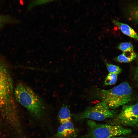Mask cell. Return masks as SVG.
<instances>
[{
  "label": "cell",
  "mask_w": 138,
  "mask_h": 138,
  "mask_svg": "<svg viewBox=\"0 0 138 138\" xmlns=\"http://www.w3.org/2000/svg\"><path fill=\"white\" fill-rule=\"evenodd\" d=\"M17 101L25 107L30 117V123L33 127L42 130L45 136L53 135L55 132L53 120L49 115L43 99L29 87L18 83L15 90Z\"/></svg>",
  "instance_id": "6da1fadb"
},
{
  "label": "cell",
  "mask_w": 138,
  "mask_h": 138,
  "mask_svg": "<svg viewBox=\"0 0 138 138\" xmlns=\"http://www.w3.org/2000/svg\"><path fill=\"white\" fill-rule=\"evenodd\" d=\"M132 92L129 84L124 82L110 89H98L95 95L97 98L105 102L110 108L114 109L130 101Z\"/></svg>",
  "instance_id": "7a4b0ae2"
},
{
  "label": "cell",
  "mask_w": 138,
  "mask_h": 138,
  "mask_svg": "<svg viewBox=\"0 0 138 138\" xmlns=\"http://www.w3.org/2000/svg\"><path fill=\"white\" fill-rule=\"evenodd\" d=\"M87 132L86 138H110L116 136H126L132 130L120 125H112L97 123L90 120L87 121Z\"/></svg>",
  "instance_id": "3957f363"
},
{
  "label": "cell",
  "mask_w": 138,
  "mask_h": 138,
  "mask_svg": "<svg viewBox=\"0 0 138 138\" xmlns=\"http://www.w3.org/2000/svg\"><path fill=\"white\" fill-rule=\"evenodd\" d=\"M13 92L12 78L6 66L0 59V110L13 109Z\"/></svg>",
  "instance_id": "277c9868"
},
{
  "label": "cell",
  "mask_w": 138,
  "mask_h": 138,
  "mask_svg": "<svg viewBox=\"0 0 138 138\" xmlns=\"http://www.w3.org/2000/svg\"><path fill=\"white\" fill-rule=\"evenodd\" d=\"M117 113V111L111 109L105 102L101 101L94 106L88 107L81 112L71 115V118L75 121L85 119L101 121L107 118H112Z\"/></svg>",
  "instance_id": "5b68a950"
},
{
  "label": "cell",
  "mask_w": 138,
  "mask_h": 138,
  "mask_svg": "<svg viewBox=\"0 0 138 138\" xmlns=\"http://www.w3.org/2000/svg\"><path fill=\"white\" fill-rule=\"evenodd\" d=\"M108 122L109 124L132 127L138 126V102L123 105L120 112Z\"/></svg>",
  "instance_id": "8992f818"
},
{
  "label": "cell",
  "mask_w": 138,
  "mask_h": 138,
  "mask_svg": "<svg viewBox=\"0 0 138 138\" xmlns=\"http://www.w3.org/2000/svg\"><path fill=\"white\" fill-rule=\"evenodd\" d=\"M76 130L72 120L60 124L53 135L38 138H75Z\"/></svg>",
  "instance_id": "52a82bcc"
},
{
  "label": "cell",
  "mask_w": 138,
  "mask_h": 138,
  "mask_svg": "<svg viewBox=\"0 0 138 138\" xmlns=\"http://www.w3.org/2000/svg\"><path fill=\"white\" fill-rule=\"evenodd\" d=\"M112 22L119 28L124 34L138 41V34L129 26L115 19L113 20Z\"/></svg>",
  "instance_id": "ba28073f"
},
{
  "label": "cell",
  "mask_w": 138,
  "mask_h": 138,
  "mask_svg": "<svg viewBox=\"0 0 138 138\" xmlns=\"http://www.w3.org/2000/svg\"><path fill=\"white\" fill-rule=\"evenodd\" d=\"M126 7V12L129 19L138 24V4H131Z\"/></svg>",
  "instance_id": "9c48e42d"
},
{
  "label": "cell",
  "mask_w": 138,
  "mask_h": 138,
  "mask_svg": "<svg viewBox=\"0 0 138 138\" xmlns=\"http://www.w3.org/2000/svg\"><path fill=\"white\" fill-rule=\"evenodd\" d=\"M137 55L134 51L123 52L114 58L115 61L120 62L129 63L135 60Z\"/></svg>",
  "instance_id": "30bf717a"
},
{
  "label": "cell",
  "mask_w": 138,
  "mask_h": 138,
  "mask_svg": "<svg viewBox=\"0 0 138 138\" xmlns=\"http://www.w3.org/2000/svg\"><path fill=\"white\" fill-rule=\"evenodd\" d=\"M58 118L60 124L71 120V115L67 106L65 105L62 107L59 111Z\"/></svg>",
  "instance_id": "8fae6325"
},
{
  "label": "cell",
  "mask_w": 138,
  "mask_h": 138,
  "mask_svg": "<svg viewBox=\"0 0 138 138\" xmlns=\"http://www.w3.org/2000/svg\"><path fill=\"white\" fill-rule=\"evenodd\" d=\"M18 22L16 19L10 15H0V29L7 24L16 23Z\"/></svg>",
  "instance_id": "7c38bea8"
},
{
  "label": "cell",
  "mask_w": 138,
  "mask_h": 138,
  "mask_svg": "<svg viewBox=\"0 0 138 138\" xmlns=\"http://www.w3.org/2000/svg\"><path fill=\"white\" fill-rule=\"evenodd\" d=\"M55 0H29L27 6V10H29L33 7L42 5Z\"/></svg>",
  "instance_id": "4fadbf2b"
},
{
  "label": "cell",
  "mask_w": 138,
  "mask_h": 138,
  "mask_svg": "<svg viewBox=\"0 0 138 138\" xmlns=\"http://www.w3.org/2000/svg\"><path fill=\"white\" fill-rule=\"evenodd\" d=\"M107 69L110 73L118 75L121 72V68L118 66L109 63L103 59Z\"/></svg>",
  "instance_id": "5bb4252c"
},
{
  "label": "cell",
  "mask_w": 138,
  "mask_h": 138,
  "mask_svg": "<svg viewBox=\"0 0 138 138\" xmlns=\"http://www.w3.org/2000/svg\"><path fill=\"white\" fill-rule=\"evenodd\" d=\"M117 48L123 52L134 51L133 45L129 42L121 43L118 45Z\"/></svg>",
  "instance_id": "9a60e30c"
},
{
  "label": "cell",
  "mask_w": 138,
  "mask_h": 138,
  "mask_svg": "<svg viewBox=\"0 0 138 138\" xmlns=\"http://www.w3.org/2000/svg\"><path fill=\"white\" fill-rule=\"evenodd\" d=\"M117 79V75L109 73L107 76L104 82L105 85H111L115 84Z\"/></svg>",
  "instance_id": "2e32d148"
},
{
  "label": "cell",
  "mask_w": 138,
  "mask_h": 138,
  "mask_svg": "<svg viewBox=\"0 0 138 138\" xmlns=\"http://www.w3.org/2000/svg\"><path fill=\"white\" fill-rule=\"evenodd\" d=\"M125 136H114L110 137V138H129V137Z\"/></svg>",
  "instance_id": "e0dca14e"
},
{
  "label": "cell",
  "mask_w": 138,
  "mask_h": 138,
  "mask_svg": "<svg viewBox=\"0 0 138 138\" xmlns=\"http://www.w3.org/2000/svg\"><path fill=\"white\" fill-rule=\"evenodd\" d=\"M136 78L138 82V67H137L136 72Z\"/></svg>",
  "instance_id": "ac0fdd59"
}]
</instances>
